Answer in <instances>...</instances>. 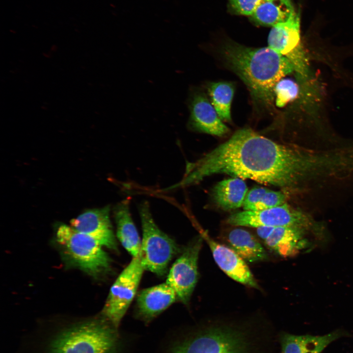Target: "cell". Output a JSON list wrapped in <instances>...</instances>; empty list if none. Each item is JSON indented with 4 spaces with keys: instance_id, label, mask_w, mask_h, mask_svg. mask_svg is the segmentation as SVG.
Wrapping results in <instances>:
<instances>
[{
    "instance_id": "obj_23",
    "label": "cell",
    "mask_w": 353,
    "mask_h": 353,
    "mask_svg": "<svg viewBox=\"0 0 353 353\" xmlns=\"http://www.w3.org/2000/svg\"><path fill=\"white\" fill-rule=\"evenodd\" d=\"M286 198L285 193L268 189L251 211L262 210L281 205L286 203Z\"/></svg>"
},
{
    "instance_id": "obj_25",
    "label": "cell",
    "mask_w": 353,
    "mask_h": 353,
    "mask_svg": "<svg viewBox=\"0 0 353 353\" xmlns=\"http://www.w3.org/2000/svg\"><path fill=\"white\" fill-rule=\"evenodd\" d=\"M267 190V188L264 187H257L248 192L243 205L244 210H252L254 205L259 201Z\"/></svg>"
},
{
    "instance_id": "obj_9",
    "label": "cell",
    "mask_w": 353,
    "mask_h": 353,
    "mask_svg": "<svg viewBox=\"0 0 353 353\" xmlns=\"http://www.w3.org/2000/svg\"><path fill=\"white\" fill-rule=\"evenodd\" d=\"M268 43V47L289 60L299 77L305 76L306 63L300 43L299 14L295 13L287 21L272 26Z\"/></svg>"
},
{
    "instance_id": "obj_22",
    "label": "cell",
    "mask_w": 353,
    "mask_h": 353,
    "mask_svg": "<svg viewBox=\"0 0 353 353\" xmlns=\"http://www.w3.org/2000/svg\"><path fill=\"white\" fill-rule=\"evenodd\" d=\"M299 86L289 78H281L274 88L275 101L278 107H282L296 99L299 95Z\"/></svg>"
},
{
    "instance_id": "obj_21",
    "label": "cell",
    "mask_w": 353,
    "mask_h": 353,
    "mask_svg": "<svg viewBox=\"0 0 353 353\" xmlns=\"http://www.w3.org/2000/svg\"><path fill=\"white\" fill-rule=\"evenodd\" d=\"M234 85L227 81L211 82L207 86L210 101L223 121L230 122Z\"/></svg>"
},
{
    "instance_id": "obj_7",
    "label": "cell",
    "mask_w": 353,
    "mask_h": 353,
    "mask_svg": "<svg viewBox=\"0 0 353 353\" xmlns=\"http://www.w3.org/2000/svg\"><path fill=\"white\" fill-rule=\"evenodd\" d=\"M144 270L139 255L133 257L111 286L102 313L115 328L135 297Z\"/></svg>"
},
{
    "instance_id": "obj_5",
    "label": "cell",
    "mask_w": 353,
    "mask_h": 353,
    "mask_svg": "<svg viewBox=\"0 0 353 353\" xmlns=\"http://www.w3.org/2000/svg\"><path fill=\"white\" fill-rule=\"evenodd\" d=\"M139 213L143 231L139 254L142 264L145 270L163 276L178 248L176 242L156 225L148 202L140 205Z\"/></svg>"
},
{
    "instance_id": "obj_18",
    "label": "cell",
    "mask_w": 353,
    "mask_h": 353,
    "mask_svg": "<svg viewBox=\"0 0 353 353\" xmlns=\"http://www.w3.org/2000/svg\"><path fill=\"white\" fill-rule=\"evenodd\" d=\"M117 236L123 246L133 256L140 252L141 243L129 212L128 202L124 200L114 208Z\"/></svg>"
},
{
    "instance_id": "obj_16",
    "label": "cell",
    "mask_w": 353,
    "mask_h": 353,
    "mask_svg": "<svg viewBox=\"0 0 353 353\" xmlns=\"http://www.w3.org/2000/svg\"><path fill=\"white\" fill-rule=\"evenodd\" d=\"M350 335L348 331L341 329L323 335H297L283 332L280 336L281 353H322L332 342Z\"/></svg>"
},
{
    "instance_id": "obj_20",
    "label": "cell",
    "mask_w": 353,
    "mask_h": 353,
    "mask_svg": "<svg viewBox=\"0 0 353 353\" xmlns=\"http://www.w3.org/2000/svg\"><path fill=\"white\" fill-rule=\"evenodd\" d=\"M295 13L291 0H262L251 17L259 25L273 26Z\"/></svg>"
},
{
    "instance_id": "obj_2",
    "label": "cell",
    "mask_w": 353,
    "mask_h": 353,
    "mask_svg": "<svg viewBox=\"0 0 353 353\" xmlns=\"http://www.w3.org/2000/svg\"><path fill=\"white\" fill-rule=\"evenodd\" d=\"M221 55L226 65L246 84L255 102L270 107L275 101L277 83L294 70L285 57L269 47H247L226 43Z\"/></svg>"
},
{
    "instance_id": "obj_13",
    "label": "cell",
    "mask_w": 353,
    "mask_h": 353,
    "mask_svg": "<svg viewBox=\"0 0 353 353\" xmlns=\"http://www.w3.org/2000/svg\"><path fill=\"white\" fill-rule=\"evenodd\" d=\"M256 233L264 245L277 255L287 257L297 254L306 242L303 239L305 230L288 227H260Z\"/></svg>"
},
{
    "instance_id": "obj_4",
    "label": "cell",
    "mask_w": 353,
    "mask_h": 353,
    "mask_svg": "<svg viewBox=\"0 0 353 353\" xmlns=\"http://www.w3.org/2000/svg\"><path fill=\"white\" fill-rule=\"evenodd\" d=\"M56 240L63 257L71 265L78 267L94 277L110 271V258L102 246L93 237L71 226L61 225L57 228Z\"/></svg>"
},
{
    "instance_id": "obj_12",
    "label": "cell",
    "mask_w": 353,
    "mask_h": 353,
    "mask_svg": "<svg viewBox=\"0 0 353 353\" xmlns=\"http://www.w3.org/2000/svg\"><path fill=\"white\" fill-rule=\"evenodd\" d=\"M109 207L89 209L71 221V227L87 234L102 246L117 251V244L109 217Z\"/></svg>"
},
{
    "instance_id": "obj_1",
    "label": "cell",
    "mask_w": 353,
    "mask_h": 353,
    "mask_svg": "<svg viewBox=\"0 0 353 353\" xmlns=\"http://www.w3.org/2000/svg\"><path fill=\"white\" fill-rule=\"evenodd\" d=\"M341 163L338 152H311L244 128L199 159L187 163L184 176L175 187L225 174L293 191L319 176L336 173Z\"/></svg>"
},
{
    "instance_id": "obj_24",
    "label": "cell",
    "mask_w": 353,
    "mask_h": 353,
    "mask_svg": "<svg viewBox=\"0 0 353 353\" xmlns=\"http://www.w3.org/2000/svg\"><path fill=\"white\" fill-rule=\"evenodd\" d=\"M262 0H228L232 9L237 14L251 16Z\"/></svg>"
},
{
    "instance_id": "obj_17",
    "label": "cell",
    "mask_w": 353,
    "mask_h": 353,
    "mask_svg": "<svg viewBox=\"0 0 353 353\" xmlns=\"http://www.w3.org/2000/svg\"><path fill=\"white\" fill-rule=\"evenodd\" d=\"M224 240L245 262L252 263L266 260L267 253L258 239L246 229L236 227L228 230Z\"/></svg>"
},
{
    "instance_id": "obj_3",
    "label": "cell",
    "mask_w": 353,
    "mask_h": 353,
    "mask_svg": "<svg viewBox=\"0 0 353 353\" xmlns=\"http://www.w3.org/2000/svg\"><path fill=\"white\" fill-rule=\"evenodd\" d=\"M113 328L105 319L75 325L54 336L46 353H112L117 340Z\"/></svg>"
},
{
    "instance_id": "obj_11",
    "label": "cell",
    "mask_w": 353,
    "mask_h": 353,
    "mask_svg": "<svg viewBox=\"0 0 353 353\" xmlns=\"http://www.w3.org/2000/svg\"><path fill=\"white\" fill-rule=\"evenodd\" d=\"M199 232L200 236L208 245L215 262L225 274L238 282L259 289L246 262L229 247L213 239L206 231L200 228Z\"/></svg>"
},
{
    "instance_id": "obj_15",
    "label": "cell",
    "mask_w": 353,
    "mask_h": 353,
    "mask_svg": "<svg viewBox=\"0 0 353 353\" xmlns=\"http://www.w3.org/2000/svg\"><path fill=\"white\" fill-rule=\"evenodd\" d=\"M177 300L176 292L166 282L145 289L137 296V315L149 322Z\"/></svg>"
},
{
    "instance_id": "obj_14",
    "label": "cell",
    "mask_w": 353,
    "mask_h": 353,
    "mask_svg": "<svg viewBox=\"0 0 353 353\" xmlns=\"http://www.w3.org/2000/svg\"><path fill=\"white\" fill-rule=\"evenodd\" d=\"M190 127L196 131L222 136L229 131L218 115L210 100L203 93L194 94L190 102Z\"/></svg>"
},
{
    "instance_id": "obj_6",
    "label": "cell",
    "mask_w": 353,
    "mask_h": 353,
    "mask_svg": "<svg viewBox=\"0 0 353 353\" xmlns=\"http://www.w3.org/2000/svg\"><path fill=\"white\" fill-rule=\"evenodd\" d=\"M227 223L234 227H288L305 231L315 230L314 221L305 213L286 202L278 206L259 211H247L230 215Z\"/></svg>"
},
{
    "instance_id": "obj_8",
    "label": "cell",
    "mask_w": 353,
    "mask_h": 353,
    "mask_svg": "<svg viewBox=\"0 0 353 353\" xmlns=\"http://www.w3.org/2000/svg\"><path fill=\"white\" fill-rule=\"evenodd\" d=\"M202 238L192 239L170 270L166 280L176 293L177 300L187 304L198 279V261Z\"/></svg>"
},
{
    "instance_id": "obj_10",
    "label": "cell",
    "mask_w": 353,
    "mask_h": 353,
    "mask_svg": "<svg viewBox=\"0 0 353 353\" xmlns=\"http://www.w3.org/2000/svg\"><path fill=\"white\" fill-rule=\"evenodd\" d=\"M173 353H245V349L236 332L215 328L181 343Z\"/></svg>"
},
{
    "instance_id": "obj_19",
    "label": "cell",
    "mask_w": 353,
    "mask_h": 353,
    "mask_svg": "<svg viewBox=\"0 0 353 353\" xmlns=\"http://www.w3.org/2000/svg\"><path fill=\"white\" fill-rule=\"evenodd\" d=\"M248 193L243 179L233 177L219 182L213 189V198L217 205L225 210L242 206Z\"/></svg>"
}]
</instances>
